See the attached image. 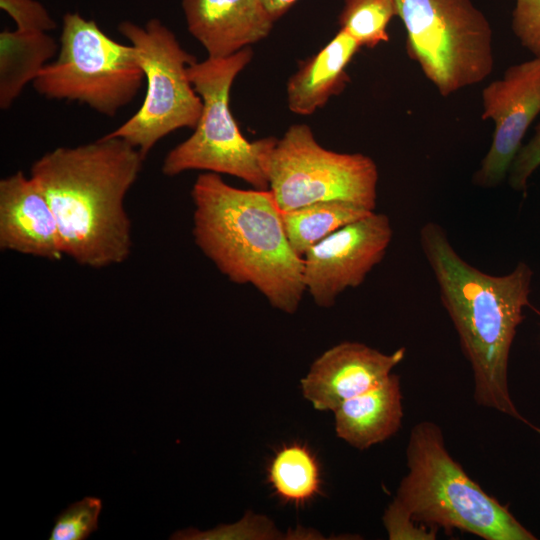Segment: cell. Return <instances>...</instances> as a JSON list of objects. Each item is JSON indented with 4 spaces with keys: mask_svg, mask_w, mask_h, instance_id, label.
Returning a JSON list of instances; mask_svg holds the SVG:
<instances>
[{
    "mask_svg": "<svg viewBox=\"0 0 540 540\" xmlns=\"http://www.w3.org/2000/svg\"><path fill=\"white\" fill-rule=\"evenodd\" d=\"M419 240L462 353L470 363L476 403L540 433V428L520 414L508 386L510 351L524 319L523 309L529 305L532 269L519 262L506 275L484 273L456 252L446 231L435 222L421 227Z\"/></svg>",
    "mask_w": 540,
    "mask_h": 540,
    "instance_id": "1",
    "label": "cell"
},
{
    "mask_svg": "<svg viewBox=\"0 0 540 540\" xmlns=\"http://www.w3.org/2000/svg\"><path fill=\"white\" fill-rule=\"evenodd\" d=\"M144 160L127 141L104 135L55 148L32 164L30 177L53 211L64 255L96 269L129 257L131 221L124 201Z\"/></svg>",
    "mask_w": 540,
    "mask_h": 540,
    "instance_id": "2",
    "label": "cell"
},
{
    "mask_svg": "<svg viewBox=\"0 0 540 540\" xmlns=\"http://www.w3.org/2000/svg\"><path fill=\"white\" fill-rule=\"evenodd\" d=\"M193 238L230 281L257 289L269 304L295 313L305 293L303 258L287 238L271 192L233 187L219 174H200L191 190Z\"/></svg>",
    "mask_w": 540,
    "mask_h": 540,
    "instance_id": "3",
    "label": "cell"
},
{
    "mask_svg": "<svg viewBox=\"0 0 540 540\" xmlns=\"http://www.w3.org/2000/svg\"><path fill=\"white\" fill-rule=\"evenodd\" d=\"M408 473L388 505L383 524L391 540H434L438 531L471 533L485 540L536 536L471 479L450 455L441 428L422 421L406 447Z\"/></svg>",
    "mask_w": 540,
    "mask_h": 540,
    "instance_id": "4",
    "label": "cell"
},
{
    "mask_svg": "<svg viewBox=\"0 0 540 540\" xmlns=\"http://www.w3.org/2000/svg\"><path fill=\"white\" fill-rule=\"evenodd\" d=\"M253 51L244 48L226 58L195 61L188 75L203 102L194 132L172 148L162 173L176 176L190 170L227 174L253 188L268 189L264 158L277 138L246 139L230 109V91L238 74L250 63Z\"/></svg>",
    "mask_w": 540,
    "mask_h": 540,
    "instance_id": "5",
    "label": "cell"
},
{
    "mask_svg": "<svg viewBox=\"0 0 540 540\" xmlns=\"http://www.w3.org/2000/svg\"><path fill=\"white\" fill-rule=\"evenodd\" d=\"M406 52L443 97L484 81L494 67L492 29L471 0H395Z\"/></svg>",
    "mask_w": 540,
    "mask_h": 540,
    "instance_id": "6",
    "label": "cell"
},
{
    "mask_svg": "<svg viewBox=\"0 0 540 540\" xmlns=\"http://www.w3.org/2000/svg\"><path fill=\"white\" fill-rule=\"evenodd\" d=\"M144 79L130 44L113 40L94 20L67 12L57 58L32 84L47 99L79 102L113 117L134 100Z\"/></svg>",
    "mask_w": 540,
    "mask_h": 540,
    "instance_id": "7",
    "label": "cell"
},
{
    "mask_svg": "<svg viewBox=\"0 0 540 540\" xmlns=\"http://www.w3.org/2000/svg\"><path fill=\"white\" fill-rule=\"evenodd\" d=\"M118 31L133 48L146 80V92L137 112L105 135L127 141L146 159L163 137L180 128L196 127L203 102L190 81L188 68L197 60L157 18L144 26L124 20Z\"/></svg>",
    "mask_w": 540,
    "mask_h": 540,
    "instance_id": "8",
    "label": "cell"
},
{
    "mask_svg": "<svg viewBox=\"0 0 540 540\" xmlns=\"http://www.w3.org/2000/svg\"><path fill=\"white\" fill-rule=\"evenodd\" d=\"M264 170L282 212L323 201H343L375 211L378 168L362 153L329 150L307 124H293L264 158Z\"/></svg>",
    "mask_w": 540,
    "mask_h": 540,
    "instance_id": "9",
    "label": "cell"
},
{
    "mask_svg": "<svg viewBox=\"0 0 540 540\" xmlns=\"http://www.w3.org/2000/svg\"><path fill=\"white\" fill-rule=\"evenodd\" d=\"M393 238L390 219L375 211L338 229L303 256L305 292L322 308L360 286L386 255Z\"/></svg>",
    "mask_w": 540,
    "mask_h": 540,
    "instance_id": "10",
    "label": "cell"
},
{
    "mask_svg": "<svg viewBox=\"0 0 540 540\" xmlns=\"http://www.w3.org/2000/svg\"><path fill=\"white\" fill-rule=\"evenodd\" d=\"M482 106L481 118L493 121L494 132L472 182L494 188L508 176L528 128L540 113V58L509 66L502 78L483 89Z\"/></svg>",
    "mask_w": 540,
    "mask_h": 540,
    "instance_id": "11",
    "label": "cell"
},
{
    "mask_svg": "<svg viewBox=\"0 0 540 540\" xmlns=\"http://www.w3.org/2000/svg\"><path fill=\"white\" fill-rule=\"evenodd\" d=\"M401 347L391 354L363 343L345 341L323 352L301 379L303 396L320 411H334L384 381L405 357Z\"/></svg>",
    "mask_w": 540,
    "mask_h": 540,
    "instance_id": "12",
    "label": "cell"
},
{
    "mask_svg": "<svg viewBox=\"0 0 540 540\" xmlns=\"http://www.w3.org/2000/svg\"><path fill=\"white\" fill-rule=\"evenodd\" d=\"M0 249L52 261L64 256L53 211L22 171L0 181Z\"/></svg>",
    "mask_w": 540,
    "mask_h": 540,
    "instance_id": "13",
    "label": "cell"
},
{
    "mask_svg": "<svg viewBox=\"0 0 540 540\" xmlns=\"http://www.w3.org/2000/svg\"><path fill=\"white\" fill-rule=\"evenodd\" d=\"M187 29L208 58H226L266 38L275 20L262 0H181Z\"/></svg>",
    "mask_w": 540,
    "mask_h": 540,
    "instance_id": "14",
    "label": "cell"
},
{
    "mask_svg": "<svg viewBox=\"0 0 540 540\" xmlns=\"http://www.w3.org/2000/svg\"><path fill=\"white\" fill-rule=\"evenodd\" d=\"M360 48L349 34L339 29L320 51L302 61L286 86L290 111L311 115L340 94L350 81L347 66Z\"/></svg>",
    "mask_w": 540,
    "mask_h": 540,
    "instance_id": "15",
    "label": "cell"
},
{
    "mask_svg": "<svg viewBox=\"0 0 540 540\" xmlns=\"http://www.w3.org/2000/svg\"><path fill=\"white\" fill-rule=\"evenodd\" d=\"M333 412L337 436L354 448L364 450L387 440L400 429L403 418L399 376L391 373Z\"/></svg>",
    "mask_w": 540,
    "mask_h": 540,
    "instance_id": "16",
    "label": "cell"
},
{
    "mask_svg": "<svg viewBox=\"0 0 540 540\" xmlns=\"http://www.w3.org/2000/svg\"><path fill=\"white\" fill-rule=\"evenodd\" d=\"M59 45L48 32L4 30L0 33V108L7 110L33 82Z\"/></svg>",
    "mask_w": 540,
    "mask_h": 540,
    "instance_id": "17",
    "label": "cell"
},
{
    "mask_svg": "<svg viewBox=\"0 0 540 540\" xmlns=\"http://www.w3.org/2000/svg\"><path fill=\"white\" fill-rule=\"evenodd\" d=\"M374 211L343 201H323L282 212L289 243L303 258L314 245Z\"/></svg>",
    "mask_w": 540,
    "mask_h": 540,
    "instance_id": "18",
    "label": "cell"
},
{
    "mask_svg": "<svg viewBox=\"0 0 540 540\" xmlns=\"http://www.w3.org/2000/svg\"><path fill=\"white\" fill-rule=\"evenodd\" d=\"M268 479L285 502L303 504L320 491V470L315 456L300 444L284 446L273 457Z\"/></svg>",
    "mask_w": 540,
    "mask_h": 540,
    "instance_id": "19",
    "label": "cell"
},
{
    "mask_svg": "<svg viewBox=\"0 0 540 540\" xmlns=\"http://www.w3.org/2000/svg\"><path fill=\"white\" fill-rule=\"evenodd\" d=\"M394 16L395 0H344L338 23L360 47L372 49L389 41L387 27Z\"/></svg>",
    "mask_w": 540,
    "mask_h": 540,
    "instance_id": "20",
    "label": "cell"
},
{
    "mask_svg": "<svg viewBox=\"0 0 540 540\" xmlns=\"http://www.w3.org/2000/svg\"><path fill=\"white\" fill-rule=\"evenodd\" d=\"M100 498L87 496L57 516L49 540H84L98 528Z\"/></svg>",
    "mask_w": 540,
    "mask_h": 540,
    "instance_id": "21",
    "label": "cell"
},
{
    "mask_svg": "<svg viewBox=\"0 0 540 540\" xmlns=\"http://www.w3.org/2000/svg\"><path fill=\"white\" fill-rule=\"evenodd\" d=\"M278 532L272 523L260 516L244 518L233 525H221L205 532L193 528L184 529L173 534L171 539H273Z\"/></svg>",
    "mask_w": 540,
    "mask_h": 540,
    "instance_id": "22",
    "label": "cell"
},
{
    "mask_svg": "<svg viewBox=\"0 0 540 540\" xmlns=\"http://www.w3.org/2000/svg\"><path fill=\"white\" fill-rule=\"evenodd\" d=\"M511 29L520 44L540 58V0H516Z\"/></svg>",
    "mask_w": 540,
    "mask_h": 540,
    "instance_id": "23",
    "label": "cell"
},
{
    "mask_svg": "<svg viewBox=\"0 0 540 540\" xmlns=\"http://www.w3.org/2000/svg\"><path fill=\"white\" fill-rule=\"evenodd\" d=\"M0 7L16 23V29L49 32L57 27L47 9L36 0H0Z\"/></svg>",
    "mask_w": 540,
    "mask_h": 540,
    "instance_id": "24",
    "label": "cell"
},
{
    "mask_svg": "<svg viewBox=\"0 0 540 540\" xmlns=\"http://www.w3.org/2000/svg\"><path fill=\"white\" fill-rule=\"evenodd\" d=\"M540 167V123L535 127L534 135L522 145L514 158L509 172L508 183L518 192H526L528 181Z\"/></svg>",
    "mask_w": 540,
    "mask_h": 540,
    "instance_id": "25",
    "label": "cell"
},
{
    "mask_svg": "<svg viewBox=\"0 0 540 540\" xmlns=\"http://www.w3.org/2000/svg\"><path fill=\"white\" fill-rule=\"evenodd\" d=\"M275 21L286 14L298 0H262Z\"/></svg>",
    "mask_w": 540,
    "mask_h": 540,
    "instance_id": "26",
    "label": "cell"
}]
</instances>
